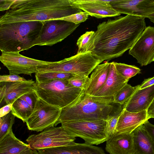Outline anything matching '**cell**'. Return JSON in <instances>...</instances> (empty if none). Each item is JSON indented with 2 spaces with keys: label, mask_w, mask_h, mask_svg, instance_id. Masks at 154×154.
Masks as SVG:
<instances>
[{
  "label": "cell",
  "mask_w": 154,
  "mask_h": 154,
  "mask_svg": "<svg viewBox=\"0 0 154 154\" xmlns=\"http://www.w3.org/2000/svg\"><path fill=\"white\" fill-rule=\"evenodd\" d=\"M145 18L127 15L100 23L94 34L92 54L102 62L121 56L146 28Z\"/></svg>",
  "instance_id": "6da1fadb"
},
{
  "label": "cell",
  "mask_w": 154,
  "mask_h": 154,
  "mask_svg": "<svg viewBox=\"0 0 154 154\" xmlns=\"http://www.w3.org/2000/svg\"><path fill=\"white\" fill-rule=\"evenodd\" d=\"M82 11L70 0H15L10 8L1 16L0 25L61 19Z\"/></svg>",
  "instance_id": "7a4b0ae2"
},
{
  "label": "cell",
  "mask_w": 154,
  "mask_h": 154,
  "mask_svg": "<svg viewBox=\"0 0 154 154\" xmlns=\"http://www.w3.org/2000/svg\"><path fill=\"white\" fill-rule=\"evenodd\" d=\"M113 97H97L89 95L83 89L72 102L62 108L55 126L66 121L83 120L106 121L112 115Z\"/></svg>",
  "instance_id": "3957f363"
},
{
  "label": "cell",
  "mask_w": 154,
  "mask_h": 154,
  "mask_svg": "<svg viewBox=\"0 0 154 154\" xmlns=\"http://www.w3.org/2000/svg\"><path fill=\"white\" fill-rule=\"evenodd\" d=\"M42 22H20L0 26V50L2 52L28 50L37 45Z\"/></svg>",
  "instance_id": "277c9868"
},
{
  "label": "cell",
  "mask_w": 154,
  "mask_h": 154,
  "mask_svg": "<svg viewBox=\"0 0 154 154\" xmlns=\"http://www.w3.org/2000/svg\"><path fill=\"white\" fill-rule=\"evenodd\" d=\"M34 90L43 101L62 109L74 101L83 89L72 86L68 80L56 79L35 82Z\"/></svg>",
  "instance_id": "5b68a950"
},
{
  "label": "cell",
  "mask_w": 154,
  "mask_h": 154,
  "mask_svg": "<svg viewBox=\"0 0 154 154\" xmlns=\"http://www.w3.org/2000/svg\"><path fill=\"white\" fill-rule=\"evenodd\" d=\"M102 62L91 52L77 54L75 55L49 65L37 67V72H67L78 75L86 76Z\"/></svg>",
  "instance_id": "8992f818"
},
{
  "label": "cell",
  "mask_w": 154,
  "mask_h": 154,
  "mask_svg": "<svg viewBox=\"0 0 154 154\" xmlns=\"http://www.w3.org/2000/svg\"><path fill=\"white\" fill-rule=\"evenodd\" d=\"M61 123L68 132L75 137L83 139L87 144L99 145L106 141L108 138L106 121L104 120H76Z\"/></svg>",
  "instance_id": "52a82bcc"
},
{
  "label": "cell",
  "mask_w": 154,
  "mask_h": 154,
  "mask_svg": "<svg viewBox=\"0 0 154 154\" xmlns=\"http://www.w3.org/2000/svg\"><path fill=\"white\" fill-rule=\"evenodd\" d=\"M75 137L61 126L47 128L41 133L29 136L26 139L29 147L38 150L65 146L73 142Z\"/></svg>",
  "instance_id": "ba28073f"
},
{
  "label": "cell",
  "mask_w": 154,
  "mask_h": 154,
  "mask_svg": "<svg viewBox=\"0 0 154 154\" xmlns=\"http://www.w3.org/2000/svg\"><path fill=\"white\" fill-rule=\"evenodd\" d=\"M61 108L50 104L39 98L30 116L26 122L28 129L37 132L55 125Z\"/></svg>",
  "instance_id": "9c48e42d"
},
{
  "label": "cell",
  "mask_w": 154,
  "mask_h": 154,
  "mask_svg": "<svg viewBox=\"0 0 154 154\" xmlns=\"http://www.w3.org/2000/svg\"><path fill=\"white\" fill-rule=\"evenodd\" d=\"M43 26L37 45L52 46L64 40L80 25L61 19L42 22Z\"/></svg>",
  "instance_id": "30bf717a"
},
{
  "label": "cell",
  "mask_w": 154,
  "mask_h": 154,
  "mask_svg": "<svg viewBox=\"0 0 154 154\" xmlns=\"http://www.w3.org/2000/svg\"><path fill=\"white\" fill-rule=\"evenodd\" d=\"M0 60L8 69L9 74H24L31 76L37 72V67L52 63L49 62L24 56L16 52H2Z\"/></svg>",
  "instance_id": "8fae6325"
},
{
  "label": "cell",
  "mask_w": 154,
  "mask_h": 154,
  "mask_svg": "<svg viewBox=\"0 0 154 154\" xmlns=\"http://www.w3.org/2000/svg\"><path fill=\"white\" fill-rule=\"evenodd\" d=\"M129 54L141 66L154 61V27H146L129 49Z\"/></svg>",
  "instance_id": "7c38bea8"
},
{
  "label": "cell",
  "mask_w": 154,
  "mask_h": 154,
  "mask_svg": "<svg viewBox=\"0 0 154 154\" xmlns=\"http://www.w3.org/2000/svg\"><path fill=\"white\" fill-rule=\"evenodd\" d=\"M110 3L120 14L145 18L154 13V0H112Z\"/></svg>",
  "instance_id": "4fadbf2b"
},
{
  "label": "cell",
  "mask_w": 154,
  "mask_h": 154,
  "mask_svg": "<svg viewBox=\"0 0 154 154\" xmlns=\"http://www.w3.org/2000/svg\"><path fill=\"white\" fill-rule=\"evenodd\" d=\"M111 0H70L74 6L88 15L98 18L117 16L120 15L112 6Z\"/></svg>",
  "instance_id": "5bb4252c"
},
{
  "label": "cell",
  "mask_w": 154,
  "mask_h": 154,
  "mask_svg": "<svg viewBox=\"0 0 154 154\" xmlns=\"http://www.w3.org/2000/svg\"><path fill=\"white\" fill-rule=\"evenodd\" d=\"M148 120L147 110L132 112L124 109L119 116L114 132L131 133Z\"/></svg>",
  "instance_id": "9a60e30c"
},
{
  "label": "cell",
  "mask_w": 154,
  "mask_h": 154,
  "mask_svg": "<svg viewBox=\"0 0 154 154\" xmlns=\"http://www.w3.org/2000/svg\"><path fill=\"white\" fill-rule=\"evenodd\" d=\"M105 149L110 154H134L133 132H114L106 141Z\"/></svg>",
  "instance_id": "2e32d148"
},
{
  "label": "cell",
  "mask_w": 154,
  "mask_h": 154,
  "mask_svg": "<svg viewBox=\"0 0 154 154\" xmlns=\"http://www.w3.org/2000/svg\"><path fill=\"white\" fill-rule=\"evenodd\" d=\"M40 154H106L101 147L73 142L68 145L37 150Z\"/></svg>",
  "instance_id": "e0dca14e"
},
{
  "label": "cell",
  "mask_w": 154,
  "mask_h": 154,
  "mask_svg": "<svg viewBox=\"0 0 154 154\" xmlns=\"http://www.w3.org/2000/svg\"><path fill=\"white\" fill-rule=\"evenodd\" d=\"M154 100V85L142 89H138L125 104L124 109L132 112L147 110Z\"/></svg>",
  "instance_id": "ac0fdd59"
},
{
  "label": "cell",
  "mask_w": 154,
  "mask_h": 154,
  "mask_svg": "<svg viewBox=\"0 0 154 154\" xmlns=\"http://www.w3.org/2000/svg\"><path fill=\"white\" fill-rule=\"evenodd\" d=\"M109 74L105 83L103 87L94 96L102 97H113L114 95L125 85L127 80L116 71L114 62L110 63Z\"/></svg>",
  "instance_id": "d6986e66"
},
{
  "label": "cell",
  "mask_w": 154,
  "mask_h": 154,
  "mask_svg": "<svg viewBox=\"0 0 154 154\" xmlns=\"http://www.w3.org/2000/svg\"><path fill=\"white\" fill-rule=\"evenodd\" d=\"M110 64V63L106 62L95 68L83 89L86 93L94 96L103 87L107 79Z\"/></svg>",
  "instance_id": "ffe728a7"
},
{
  "label": "cell",
  "mask_w": 154,
  "mask_h": 154,
  "mask_svg": "<svg viewBox=\"0 0 154 154\" xmlns=\"http://www.w3.org/2000/svg\"><path fill=\"white\" fill-rule=\"evenodd\" d=\"M5 82L6 89L3 100L7 105L13 103L24 94L34 90L35 82L30 79L24 82Z\"/></svg>",
  "instance_id": "44dd1931"
},
{
  "label": "cell",
  "mask_w": 154,
  "mask_h": 154,
  "mask_svg": "<svg viewBox=\"0 0 154 154\" xmlns=\"http://www.w3.org/2000/svg\"><path fill=\"white\" fill-rule=\"evenodd\" d=\"M134 154H154V143L143 125L133 131Z\"/></svg>",
  "instance_id": "7402d4cb"
},
{
  "label": "cell",
  "mask_w": 154,
  "mask_h": 154,
  "mask_svg": "<svg viewBox=\"0 0 154 154\" xmlns=\"http://www.w3.org/2000/svg\"><path fill=\"white\" fill-rule=\"evenodd\" d=\"M29 146L17 138L12 130L0 140V154H21Z\"/></svg>",
  "instance_id": "603a6c76"
},
{
  "label": "cell",
  "mask_w": 154,
  "mask_h": 154,
  "mask_svg": "<svg viewBox=\"0 0 154 154\" xmlns=\"http://www.w3.org/2000/svg\"><path fill=\"white\" fill-rule=\"evenodd\" d=\"M33 111V109L26 102L19 98L13 103L11 112L16 117L25 122Z\"/></svg>",
  "instance_id": "cb8c5ba5"
},
{
  "label": "cell",
  "mask_w": 154,
  "mask_h": 154,
  "mask_svg": "<svg viewBox=\"0 0 154 154\" xmlns=\"http://www.w3.org/2000/svg\"><path fill=\"white\" fill-rule=\"evenodd\" d=\"M140 85L132 87L128 83L116 92L113 96V103L120 105L125 104L131 98Z\"/></svg>",
  "instance_id": "d4e9b609"
},
{
  "label": "cell",
  "mask_w": 154,
  "mask_h": 154,
  "mask_svg": "<svg viewBox=\"0 0 154 154\" xmlns=\"http://www.w3.org/2000/svg\"><path fill=\"white\" fill-rule=\"evenodd\" d=\"M94 31H87L77 40L78 49L77 54L92 52L94 47Z\"/></svg>",
  "instance_id": "484cf974"
},
{
  "label": "cell",
  "mask_w": 154,
  "mask_h": 154,
  "mask_svg": "<svg viewBox=\"0 0 154 154\" xmlns=\"http://www.w3.org/2000/svg\"><path fill=\"white\" fill-rule=\"evenodd\" d=\"M76 75H77L72 73L63 72H37L35 73V82L41 83L56 79L69 80Z\"/></svg>",
  "instance_id": "4316f807"
},
{
  "label": "cell",
  "mask_w": 154,
  "mask_h": 154,
  "mask_svg": "<svg viewBox=\"0 0 154 154\" xmlns=\"http://www.w3.org/2000/svg\"><path fill=\"white\" fill-rule=\"evenodd\" d=\"M114 64L117 72L127 80L141 73V69L135 66L115 62Z\"/></svg>",
  "instance_id": "83f0119b"
},
{
  "label": "cell",
  "mask_w": 154,
  "mask_h": 154,
  "mask_svg": "<svg viewBox=\"0 0 154 154\" xmlns=\"http://www.w3.org/2000/svg\"><path fill=\"white\" fill-rule=\"evenodd\" d=\"M15 117L11 111L6 115L0 117V140L12 130Z\"/></svg>",
  "instance_id": "f1b7e54d"
},
{
  "label": "cell",
  "mask_w": 154,
  "mask_h": 154,
  "mask_svg": "<svg viewBox=\"0 0 154 154\" xmlns=\"http://www.w3.org/2000/svg\"><path fill=\"white\" fill-rule=\"evenodd\" d=\"M123 109L119 110L116 115H112L110 116L106 121V128L108 138L114 133L119 116Z\"/></svg>",
  "instance_id": "f546056e"
},
{
  "label": "cell",
  "mask_w": 154,
  "mask_h": 154,
  "mask_svg": "<svg viewBox=\"0 0 154 154\" xmlns=\"http://www.w3.org/2000/svg\"><path fill=\"white\" fill-rule=\"evenodd\" d=\"M88 15L85 12L82 11L72 14L61 19L72 23L76 24L85 21L88 18Z\"/></svg>",
  "instance_id": "4dcf8cb0"
},
{
  "label": "cell",
  "mask_w": 154,
  "mask_h": 154,
  "mask_svg": "<svg viewBox=\"0 0 154 154\" xmlns=\"http://www.w3.org/2000/svg\"><path fill=\"white\" fill-rule=\"evenodd\" d=\"M89 79L88 76L77 75L69 80L68 81L72 86L83 89Z\"/></svg>",
  "instance_id": "1f68e13d"
},
{
  "label": "cell",
  "mask_w": 154,
  "mask_h": 154,
  "mask_svg": "<svg viewBox=\"0 0 154 154\" xmlns=\"http://www.w3.org/2000/svg\"><path fill=\"white\" fill-rule=\"evenodd\" d=\"M20 98L26 102L33 110L39 99V97L34 90L24 94Z\"/></svg>",
  "instance_id": "d6a6232c"
},
{
  "label": "cell",
  "mask_w": 154,
  "mask_h": 154,
  "mask_svg": "<svg viewBox=\"0 0 154 154\" xmlns=\"http://www.w3.org/2000/svg\"><path fill=\"white\" fill-rule=\"evenodd\" d=\"M27 80L17 75L9 74V75H1L0 82H14L26 81Z\"/></svg>",
  "instance_id": "836d02e7"
},
{
  "label": "cell",
  "mask_w": 154,
  "mask_h": 154,
  "mask_svg": "<svg viewBox=\"0 0 154 154\" xmlns=\"http://www.w3.org/2000/svg\"><path fill=\"white\" fill-rule=\"evenodd\" d=\"M144 128L154 143V125L146 121L143 125Z\"/></svg>",
  "instance_id": "e575fe53"
},
{
  "label": "cell",
  "mask_w": 154,
  "mask_h": 154,
  "mask_svg": "<svg viewBox=\"0 0 154 154\" xmlns=\"http://www.w3.org/2000/svg\"><path fill=\"white\" fill-rule=\"evenodd\" d=\"M14 0H0V10L3 11L9 10L14 4Z\"/></svg>",
  "instance_id": "d590c367"
},
{
  "label": "cell",
  "mask_w": 154,
  "mask_h": 154,
  "mask_svg": "<svg viewBox=\"0 0 154 154\" xmlns=\"http://www.w3.org/2000/svg\"><path fill=\"white\" fill-rule=\"evenodd\" d=\"M13 104L6 105L0 109V117L6 115L11 111Z\"/></svg>",
  "instance_id": "8d00e7d4"
},
{
  "label": "cell",
  "mask_w": 154,
  "mask_h": 154,
  "mask_svg": "<svg viewBox=\"0 0 154 154\" xmlns=\"http://www.w3.org/2000/svg\"><path fill=\"white\" fill-rule=\"evenodd\" d=\"M154 85V76L145 79L140 85L139 89H142Z\"/></svg>",
  "instance_id": "74e56055"
},
{
  "label": "cell",
  "mask_w": 154,
  "mask_h": 154,
  "mask_svg": "<svg viewBox=\"0 0 154 154\" xmlns=\"http://www.w3.org/2000/svg\"><path fill=\"white\" fill-rule=\"evenodd\" d=\"M6 86L5 82H0V103L3 100L6 91Z\"/></svg>",
  "instance_id": "f35d334b"
},
{
  "label": "cell",
  "mask_w": 154,
  "mask_h": 154,
  "mask_svg": "<svg viewBox=\"0 0 154 154\" xmlns=\"http://www.w3.org/2000/svg\"><path fill=\"white\" fill-rule=\"evenodd\" d=\"M147 116L148 119L154 118V101L152 102L147 109Z\"/></svg>",
  "instance_id": "ab89813d"
},
{
  "label": "cell",
  "mask_w": 154,
  "mask_h": 154,
  "mask_svg": "<svg viewBox=\"0 0 154 154\" xmlns=\"http://www.w3.org/2000/svg\"><path fill=\"white\" fill-rule=\"evenodd\" d=\"M21 154H40L38 151L32 150L30 148Z\"/></svg>",
  "instance_id": "60d3db41"
},
{
  "label": "cell",
  "mask_w": 154,
  "mask_h": 154,
  "mask_svg": "<svg viewBox=\"0 0 154 154\" xmlns=\"http://www.w3.org/2000/svg\"><path fill=\"white\" fill-rule=\"evenodd\" d=\"M146 17L149 18L151 22L154 23V13L148 15Z\"/></svg>",
  "instance_id": "b9f144b4"
},
{
  "label": "cell",
  "mask_w": 154,
  "mask_h": 154,
  "mask_svg": "<svg viewBox=\"0 0 154 154\" xmlns=\"http://www.w3.org/2000/svg\"><path fill=\"white\" fill-rule=\"evenodd\" d=\"M154 100H153V102H154Z\"/></svg>",
  "instance_id": "7bdbcfd3"
}]
</instances>
